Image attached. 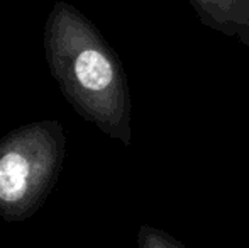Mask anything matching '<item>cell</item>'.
<instances>
[{"label": "cell", "mask_w": 249, "mask_h": 248, "mask_svg": "<svg viewBox=\"0 0 249 248\" xmlns=\"http://www.w3.org/2000/svg\"><path fill=\"white\" fill-rule=\"evenodd\" d=\"M51 75L73 109L125 146L131 145V94L117 53L82 12L53 7L44 31Z\"/></svg>", "instance_id": "1"}, {"label": "cell", "mask_w": 249, "mask_h": 248, "mask_svg": "<svg viewBox=\"0 0 249 248\" xmlns=\"http://www.w3.org/2000/svg\"><path fill=\"white\" fill-rule=\"evenodd\" d=\"M66 134L58 121L20 126L0 141V216L24 221L43 206L61 172Z\"/></svg>", "instance_id": "2"}, {"label": "cell", "mask_w": 249, "mask_h": 248, "mask_svg": "<svg viewBox=\"0 0 249 248\" xmlns=\"http://www.w3.org/2000/svg\"><path fill=\"white\" fill-rule=\"evenodd\" d=\"M209 29L249 46V0H188Z\"/></svg>", "instance_id": "3"}, {"label": "cell", "mask_w": 249, "mask_h": 248, "mask_svg": "<svg viewBox=\"0 0 249 248\" xmlns=\"http://www.w3.org/2000/svg\"><path fill=\"white\" fill-rule=\"evenodd\" d=\"M138 248H187L170 233L142 225L138 233Z\"/></svg>", "instance_id": "4"}]
</instances>
